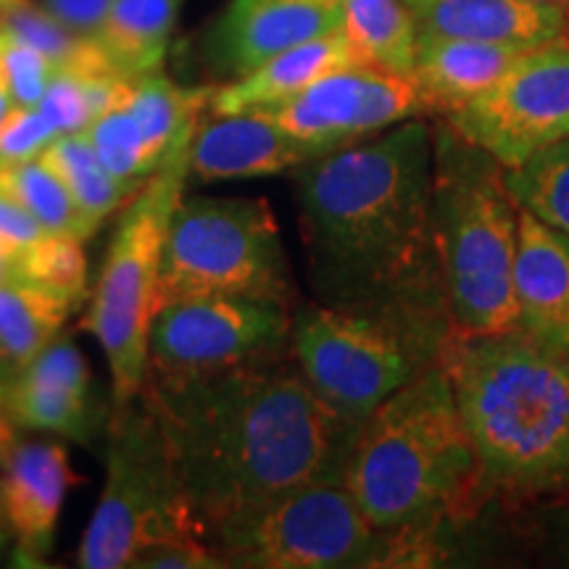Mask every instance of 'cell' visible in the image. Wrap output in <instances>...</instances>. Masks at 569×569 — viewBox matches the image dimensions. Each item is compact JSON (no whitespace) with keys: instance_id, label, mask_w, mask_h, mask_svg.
<instances>
[{"instance_id":"cell-1","label":"cell","mask_w":569,"mask_h":569,"mask_svg":"<svg viewBox=\"0 0 569 569\" xmlns=\"http://www.w3.org/2000/svg\"><path fill=\"white\" fill-rule=\"evenodd\" d=\"M311 288L393 327L430 361L453 330L436 217L432 132L419 119L296 169Z\"/></svg>"},{"instance_id":"cell-2","label":"cell","mask_w":569,"mask_h":569,"mask_svg":"<svg viewBox=\"0 0 569 569\" xmlns=\"http://www.w3.org/2000/svg\"><path fill=\"white\" fill-rule=\"evenodd\" d=\"M274 359L198 380L142 382L198 532L217 543L290 490L343 480L359 427Z\"/></svg>"},{"instance_id":"cell-3","label":"cell","mask_w":569,"mask_h":569,"mask_svg":"<svg viewBox=\"0 0 569 569\" xmlns=\"http://www.w3.org/2000/svg\"><path fill=\"white\" fill-rule=\"evenodd\" d=\"M440 365L482 478L509 493L569 488V353L525 330H451Z\"/></svg>"},{"instance_id":"cell-4","label":"cell","mask_w":569,"mask_h":569,"mask_svg":"<svg viewBox=\"0 0 569 569\" xmlns=\"http://www.w3.org/2000/svg\"><path fill=\"white\" fill-rule=\"evenodd\" d=\"M480 467L440 361L356 430L343 482L382 532L422 530L472 490Z\"/></svg>"},{"instance_id":"cell-5","label":"cell","mask_w":569,"mask_h":569,"mask_svg":"<svg viewBox=\"0 0 569 569\" xmlns=\"http://www.w3.org/2000/svg\"><path fill=\"white\" fill-rule=\"evenodd\" d=\"M507 169L451 127L432 138V217L451 327L503 332L517 327V211Z\"/></svg>"},{"instance_id":"cell-6","label":"cell","mask_w":569,"mask_h":569,"mask_svg":"<svg viewBox=\"0 0 569 569\" xmlns=\"http://www.w3.org/2000/svg\"><path fill=\"white\" fill-rule=\"evenodd\" d=\"M196 127L174 142L159 172L148 177L124 209L82 322L109 359L113 407L138 398L146 382L163 243L190 177V140Z\"/></svg>"},{"instance_id":"cell-7","label":"cell","mask_w":569,"mask_h":569,"mask_svg":"<svg viewBox=\"0 0 569 569\" xmlns=\"http://www.w3.org/2000/svg\"><path fill=\"white\" fill-rule=\"evenodd\" d=\"M196 296L290 303L280 227L264 198H180L161 256L156 311Z\"/></svg>"},{"instance_id":"cell-8","label":"cell","mask_w":569,"mask_h":569,"mask_svg":"<svg viewBox=\"0 0 569 569\" xmlns=\"http://www.w3.org/2000/svg\"><path fill=\"white\" fill-rule=\"evenodd\" d=\"M177 532L201 536L177 488L159 419L138 396L111 411L106 486L82 536L77 565L127 567L142 546Z\"/></svg>"},{"instance_id":"cell-9","label":"cell","mask_w":569,"mask_h":569,"mask_svg":"<svg viewBox=\"0 0 569 569\" xmlns=\"http://www.w3.org/2000/svg\"><path fill=\"white\" fill-rule=\"evenodd\" d=\"M227 567L359 569L398 565L393 532L377 530L343 480H317L277 498L217 543Z\"/></svg>"},{"instance_id":"cell-10","label":"cell","mask_w":569,"mask_h":569,"mask_svg":"<svg viewBox=\"0 0 569 569\" xmlns=\"http://www.w3.org/2000/svg\"><path fill=\"white\" fill-rule=\"evenodd\" d=\"M290 348L311 390L353 427L436 365L393 327L332 306L298 309Z\"/></svg>"},{"instance_id":"cell-11","label":"cell","mask_w":569,"mask_h":569,"mask_svg":"<svg viewBox=\"0 0 569 569\" xmlns=\"http://www.w3.org/2000/svg\"><path fill=\"white\" fill-rule=\"evenodd\" d=\"M288 301L196 296L161 306L148 336V382L174 386L274 359L290 343Z\"/></svg>"},{"instance_id":"cell-12","label":"cell","mask_w":569,"mask_h":569,"mask_svg":"<svg viewBox=\"0 0 569 569\" xmlns=\"http://www.w3.org/2000/svg\"><path fill=\"white\" fill-rule=\"evenodd\" d=\"M446 124L503 169L569 138V40L530 48L482 96L448 113Z\"/></svg>"},{"instance_id":"cell-13","label":"cell","mask_w":569,"mask_h":569,"mask_svg":"<svg viewBox=\"0 0 569 569\" xmlns=\"http://www.w3.org/2000/svg\"><path fill=\"white\" fill-rule=\"evenodd\" d=\"M256 111H267L296 138L330 153L427 113L415 77L369 63L330 71L284 103Z\"/></svg>"},{"instance_id":"cell-14","label":"cell","mask_w":569,"mask_h":569,"mask_svg":"<svg viewBox=\"0 0 569 569\" xmlns=\"http://www.w3.org/2000/svg\"><path fill=\"white\" fill-rule=\"evenodd\" d=\"M327 153L284 130L267 111L206 109L190 140V177L198 182L253 180L296 172Z\"/></svg>"},{"instance_id":"cell-15","label":"cell","mask_w":569,"mask_h":569,"mask_svg":"<svg viewBox=\"0 0 569 569\" xmlns=\"http://www.w3.org/2000/svg\"><path fill=\"white\" fill-rule=\"evenodd\" d=\"M343 30V0H232L211 32V56L243 77L306 40Z\"/></svg>"},{"instance_id":"cell-16","label":"cell","mask_w":569,"mask_h":569,"mask_svg":"<svg viewBox=\"0 0 569 569\" xmlns=\"http://www.w3.org/2000/svg\"><path fill=\"white\" fill-rule=\"evenodd\" d=\"M3 407L17 427L59 432L80 443H88L101 422L88 361L67 338H56L13 377Z\"/></svg>"},{"instance_id":"cell-17","label":"cell","mask_w":569,"mask_h":569,"mask_svg":"<svg viewBox=\"0 0 569 569\" xmlns=\"http://www.w3.org/2000/svg\"><path fill=\"white\" fill-rule=\"evenodd\" d=\"M517 327L569 353V238L530 211H517Z\"/></svg>"},{"instance_id":"cell-18","label":"cell","mask_w":569,"mask_h":569,"mask_svg":"<svg viewBox=\"0 0 569 569\" xmlns=\"http://www.w3.org/2000/svg\"><path fill=\"white\" fill-rule=\"evenodd\" d=\"M6 509L19 540V565L40 567L51 557L56 525L69 488L77 482L67 448L59 443H17L0 467Z\"/></svg>"},{"instance_id":"cell-19","label":"cell","mask_w":569,"mask_h":569,"mask_svg":"<svg viewBox=\"0 0 569 569\" xmlns=\"http://www.w3.org/2000/svg\"><path fill=\"white\" fill-rule=\"evenodd\" d=\"M409 9L419 32L496 46L536 48L565 38L569 27L565 9L538 0H419Z\"/></svg>"},{"instance_id":"cell-20","label":"cell","mask_w":569,"mask_h":569,"mask_svg":"<svg viewBox=\"0 0 569 569\" xmlns=\"http://www.w3.org/2000/svg\"><path fill=\"white\" fill-rule=\"evenodd\" d=\"M528 51L530 48L522 46H496L419 32L411 77L422 92L427 113L448 117L482 96Z\"/></svg>"},{"instance_id":"cell-21","label":"cell","mask_w":569,"mask_h":569,"mask_svg":"<svg viewBox=\"0 0 569 569\" xmlns=\"http://www.w3.org/2000/svg\"><path fill=\"white\" fill-rule=\"evenodd\" d=\"M351 63L361 61L348 34L343 30L322 34V38L306 40L301 46L272 56L230 84L213 88L209 109L219 113L272 109L322 80L330 71L351 67Z\"/></svg>"},{"instance_id":"cell-22","label":"cell","mask_w":569,"mask_h":569,"mask_svg":"<svg viewBox=\"0 0 569 569\" xmlns=\"http://www.w3.org/2000/svg\"><path fill=\"white\" fill-rule=\"evenodd\" d=\"M182 0H117L96 40L119 74H153L167 59Z\"/></svg>"},{"instance_id":"cell-23","label":"cell","mask_w":569,"mask_h":569,"mask_svg":"<svg viewBox=\"0 0 569 569\" xmlns=\"http://www.w3.org/2000/svg\"><path fill=\"white\" fill-rule=\"evenodd\" d=\"M74 306L24 280L0 282V365L17 377L59 338Z\"/></svg>"},{"instance_id":"cell-24","label":"cell","mask_w":569,"mask_h":569,"mask_svg":"<svg viewBox=\"0 0 569 569\" xmlns=\"http://www.w3.org/2000/svg\"><path fill=\"white\" fill-rule=\"evenodd\" d=\"M343 32L361 63L411 77L419 27L407 0H343Z\"/></svg>"},{"instance_id":"cell-25","label":"cell","mask_w":569,"mask_h":569,"mask_svg":"<svg viewBox=\"0 0 569 569\" xmlns=\"http://www.w3.org/2000/svg\"><path fill=\"white\" fill-rule=\"evenodd\" d=\"M42 156L61 177V182L67 184L71 201L80 209L92 232H98L103 219H109L113 211L130 203L146 184L124 182L113 177L98 159L96 148L84 132L61 134L42 151Z\"/></svg>"},{"instance_id":"cell-26","label":"cell","mask_w":569,"mask_h":569,"mask_svg":"<svg viewBox=\"0 0 569 569\" xmlns=\"http://www.w3.org/2000/svg\"><path fill=\"white\" fill-rule=\"evenodd\" d=\"M0 193L21 206L46 232L74 234L82 243L96 234L42 153L0 159Z\"/></svg>"},{"instance_id":"cell-27","label":"cell","mask_w":569,"mask_h":569,"mask_svg":"<svg viewBox=\"0 0 569 569\" xmlns=\"http://www.w3.org/2000/svg\"><path fill=\"white\" fill-rule=\"evenodd\" d=\"M0 30L24 40L34 51L51 61L53 71L71 74H119L106 59L96 38L71 32L48 9H38L32 0H21L9 9H0ZM124 77V74H122Z\"/></svg>"},{"instance_id":"cell-28","label":"cell","mask_w":569,"mask_h":569,"mask_svg":"<svg viewBox=\"0 0 569 569\" xmlns=\"http://www.w3.org/2000/svg\"><path fill=\"white\" fill-rule=\"evenodd\" d=\"M517 206L569 238V138L503 172Z\"/></svg>"},{"instance_id":"cell-29","label":"cell","mask_w":569,"mask_h":569,"mask_svg":"<svg viewBox=\"0 0 569 569\" xmlns=\"http://www.w3.org/2000/svg\"><path fill=\"white\" fill-rule=\"evenodd\" d=\"M13 277L80 306L88 296V256L82 240L67 232H42L13 259Z\"/></svg>"},{"instance_id":"cell-30","label":"cell","mask_w":569,"mask_h":569,"mask_svg":"<svg viewBox=\"0 0 569 569\" xmlns=\"http://www.w3.org/2000/svg\"><path fill=\"white\" fill-rule=\"evenodd\" d=\"M88 140L96 148L98 159L113 177L124 182H148V177L159 172L163 159L151 151L146 138H142L138 122L127 111L124 101L113 106L111 111L101 113L88 130Z\"/></svg>"},{"instance_id":"cell-31","label":"cell","mask_w":569,"mask_h":569,"mask_svg":"<svg viewBox=\"0 0 569 569\" xmlns=\"http://www.w3.org/2000/svg\"><path fill=\"white\" fill-rule=\"evenodd\" d=\"M51 77L53 67L46 56L0 30V88L13 98L17 109L38 106Z\"/></svg>"},{"instance_id":"cell-32","label":"cell","mask_w":569,"mask_h":569,"mask_svg":"<svg viewBox=\"0 0 569 569\" xmlns=\"http://www.w3.org/2000/svg\"><path fill=\"white\" fill-rule=\"evenodd\" d=\"M134 569H217L227 567L209 540L196 536V532H177L153 540V543L142 546L132 553L130 565Z\"/></svg>"},{"instance_id":"cell-33","label":"cell","mask_w":569,"mask_h":569,"mask_svg":"<svg viewBox=\"0 0 569 569\" xmlns=\"http://www.w3.org/2000/svg\"><path fill=\"white\" fill-rule=\"evenodd\" d=\"M56 138L59 132L53 130V124L38 106L17 109L0 130V159H24V156L42 153Z\"/></svg>"},{"instance_id":"cell-34","label":"cell","mask_w":569,"mask_h":569,"mask_svg":"<svg viewBox=\"0 0 569 569\" xmlns=\"http://www.w3.org/2000/svg\"><path fill=\"white\" fill-rule=\"evenodd\" d=\"M117 0H48L46 9L71 32L96 38Z\"/></svg>"},{"instance_id":"cell-35","label":"cell","mask_w":569,"mask_h":569,"mask_svg":"<svg viewBox=\"0 0 569 569\" xmlns=\"http://www.w3.org/2000/svg\"><path fill=\"white\" fill-rule=\"evenodd\" d=\"M42 232L46 230L34 222L30 213L13 203L9 196L0 193V243L9 248V251L19 253L21 248L34 243Z\"/></svg>"},{"instance_id":"cell-36","label":"cell","mask_w":569,"mask_h":569,"mask_svg":"<svg viewBox=\"0 0 569 569\" xmlns=\"http://www.w3.org/2000/svg\"><path fill=\"white\" fill-rule=\"evenodd\" d=\"M13 446H17V422H13L3 407V401H0V467L11 457Z\"/></svg>"},{"instance_id":"cell-37","label":"cell","mask_w":569,"mask_h":569,"mask_svg":"<svg viewBox=\"0 0 569 569\" xmlns=\"http://www.w3.org/2000/svg\"><path fill=\"white\" fill-rule=\"evenodd\" d=\"M11 540H13V528H11V519H9V509H6L3 482H0V557H3V551L9 549Z\"/></svg>"},{"instance_id":"cell-38","label":"cell","mask_w":569,"mask_h":569,"mask_svg":"<svg viewBox=\"0 0 569 569\" xmlns=\"http://www.w3.org/2000/svg\"><path fill=\"white\" fill-rule=\"evenodd\" d=\"M13 259H17V253L9 251V248L0 243V282L11 280L13 277Z\"/></svg>"},{"instance_id":"cell-39","label":"cell","mask_w":569,"mask_h":569,"mask_svg":"<svg viewBox=\"0 0 569 569\" xmlns=\"http://www.w3.org/2000/svg\"><path fill=\"white\" fill-rule=\"evenodd\" d=\"M13 111H17V103H13V98L9 96V92L0 88V130H3L6 122H9Z\"/></svg>"},{"instance_id":"cell-40","label":"cell","mask_w":569,"mask_h":569,"mask_svg":"<svg viewBox=\"0 0 569 569\" xmlns=\"http://www.w3.org/2000/svg\"><path fill=\"white\" fill-rule=\"evenodd\" d=\"M11 380H13V375L3 365H0V398H6V390H9Z\"/></svg>"},{"instance_id":"cell-41","label":"cell","mask_w":569,"mask_h":569,"mask_svg":"<svg viewBox=\"0 0 569 569\" xmlns=\"http://www.w3.org/2000/svg\"><path fill=\"white\" fill-rule=\"evenodd\" d=\"M538 3H549V6H559V9H565V11H567L569 0H538Z\"/></svg>"},{"instance_id":"cell-42","label":"cell","mask_w":569,"mask_h":569,"mask_svg":"<svg viewBox=\"0 0 569 569\" xmlns=\"http://www.w3.org/2000/svg\"><path fill=\"white\" fill-rule=\"evenodd\" d=\"M21 0H0V9H9V6H17Z\"/></svg>"},{"instance_id":"cell-43","label":"cell","mask_w":569,"mask_h":569,"mask_svg":"<svg viewBox=\"0 0 569 569\" xmlns=\"http://www.w3.org/2000/svg\"><path fill=\"white\" fill-rule=\"evenodd\" d=\"M415 3H419V0H407V6H415Z\"/></svg>"},{"instance_id":"cell-44","label":"cell","mask_w":569,"mask_h":569,"mask_svg":"<svg viewBox=\"0 0 569 569\" xmlns=\"http://www.w3.org/2000/svg\"><path fill=\"white\" fill-rule=\"evenodd\" d=\"M567 21H569V11H567Z\"/></svg>"},{"instance_id":"cell-45","label":"cell","mask_w":569,"mask_h":569,"mask_svg":"<svg viewBox=\"0 0 569 569\" xmlns=\"http://www.w3.org/2000/svg\"><path fill=\"white\" fill-rule=\"evenodd\" d=\"M567 11H569V6H567Z\"/></svg>"},{"instance_id":"cell-46","label":"cell","mask_w":569,"mask_h":569,"mask_svg":"<svg viewBox=\"0 0 569 569\" xmlns=\"http://www.w3.org/2000/svg\"><path fill=\"white\" fill-rule=\"evenodd\" d=\"M0 401H3V398H0Z\"/></svg>"}]
</instances>
